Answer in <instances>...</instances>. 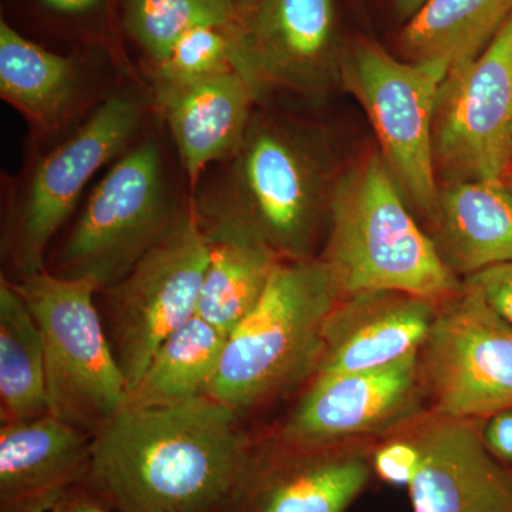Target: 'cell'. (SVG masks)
Here are the masks:
<instances>
[{
	"mask_svg": "<svg viewBox=\"0 0 512 512\" xmlns=\"http://www.w3.org/2000/svg\"><path fill=\"white\" fill-rule=\"evenodd\" d=\"M241 420L211 396L123 407L93 434L82 487L116 512H222L254 444Z\"/></svg>",
	"mask_w": 512,
	"mask_h": 512,
	"instance_id": "6da1fadb",
	"label": "cell"
},
{
	"mask_svg": "<svg viewBox=\"0 0 512 512\" xmlns=\"http://www.w3.org/2000/svg\"><path fill=\"white\" fill-rule=\"evenodd\" d=\"M323 262L340 299L397 292L444 302L463 286L439 247L404 205L379 151H369L335 181Z\"/></svg>",
	"mask_w": 512,
	"mask_h": 512,
	"instance_id": "7a4b0ae2",
	"label": "cell"
},
{
	"mask_svg": "<svg viewBox=\"0 0 512 512\" xmlns=\"http://www.w3.org/2000/svg\"><path fill=\"white\" fill-rule=\"evenodd\" d=\"M214 192L191 205L202 224L251 229L282 259L313 258L322 215H329L328 158L315 134L252 117L247 136Z\"/></svg>",
	"mask_w": 512,
	"mask_h": 512,
	"instance_id": "3957f363",
	"label": "cell"
},
{
	"mask_svg": "<svg viewBox=\"0 0 512 512\" xmlns=\"http://www.w3.org/2000/svg\"><path fill=\"white\" fill-rule=\"evenodd\" d=\"M340 301L323 259H282L258 305L229 333L208 396L244 417L315 373Z\"/></svg>",
	"mask_w": 512,
	"mask_h": 512,
	"instance_id": "277c9868",
	"label": "cell"
},
{
	"mask_svg": "<svg viewBox=\"0 0 512 512\" xmlns=\"http://www.w3.org/2000/svg\"><path fill=\"white\" fill-rule=\"evenodd\" d=\"M35 316L45 349L50 413L93 436L126 403L127 386L87 281L43 271L12 282Z\"/></svg>",
	"mask_w": 512,
	"mask_h": 512,
	"instance_id": "5b68a950",
	"label": "cell"
},
{
	"mask_svg": "<svg viewBox=\"0 0 512 512\" xmlns=\"http://www.w3.org/2000/svg\"><path fill=\"white\" fill-rule=\"evenodd\" d=\"M208 259L207 237L190 205L120 281L97 292L127 393L156 350L197 315Z\"/></svg>",
	"mask_w": 512,
	"mask_h": 512,
	"instance_id": "8992f818",
	"label": "cell"
},
{
	"mask_svg": "<svg viewBox=\"0 0 512 512\" xmlns=\"http://www.w3.org/2000/svg\"><path fill=\"white\" fill-rule=\"evenodd\" d=\"M447 72L443 64L403 62L365 39L343 52L340 67L342 84L365 110L397 187L430 221L440 195L434 110Z\"/></svg>",
	"mask_w": 512,
	"mask_h": 512,
	"instance_id": "52a82bcc",
	"label": "cell"
},
{
	"mask_svg": "<svg viewBox=\"0 0 512 512\" xmlns=\"http://www.w3.org/2000/svg\"><path fill=\"white\" fill-rule=\"evenodd\" d=\"M183 211L165 190L163 158L154 141L127 151L101 178L74 224L56 275L97 291L116 284L163 237Z\"/></svg>",
	"mask_w": 512,
	"mask_h": 512,
	"instance_id": "ba28073f",
	"label": "cell"
},
{
	"mask_svg": "<svg viewBox=\"0 0 512 512\" xmlns=\"http://www.w3.org/2000/svg\"><path fill=\"white\" fill-rule=\"evenodd\" d=\"M420 372L437 416L485 420L510 409L512 326L466 282L434 316Z\"/></svg>",
	"mask_w": 512,
	"mask_h": 512,
	"instance_id": "9c48e42d",
	"label": "cell"
},
{
	"mask_svg": "<svg viewBox=\"0 0 512 512\" xmlns=\"http://www.w3.org/2000/svg\"><path fill=\"white\" fill-rule=\"evenodd\" d=\"M433 157L444 184L507 177L512 157V16L480 56L451 67L441 82Z\"/></svg>",
	"mask_w": 512,
	"mask_h": 512,
	"instance_id": "30bf717a",
	"label": "cell"
},
{
	"mask_svg": "<svg viewBox=\"0 0 512 512\" xmlns=\"http://www.w3.org/2000/svg\"><path fill=\"white\" fill-rule=\"evenodd\" d=\"M140 101L113 96L72 137L50 151L30 174L8 239L19 278L46 271L45 255L93 175L123 153L140 127Z\"/></svg>",
	"mask_w": 512,
	"mask_h": 512,
	"instance_id": "8fae6325",
	"label": "cell"
},
{
	"mask_svg": "<svg viewBox=\"0 0 512 512\" xmlns=\"http://www.w3.org/2000/svg\"><path fill=\"white\" fill-rule=\"evenodd\" d=\"M342 57L333 0H262L247 32L232 37V64L256 97L325 96L342 83Z\"/></svg>",
	"mask_w": 512,
	"mask_h": 512,
	"instance_id": "7c38bea8",
	"label": "cell"
},
{
	"mask_svg": "<svg viewBox=\"0 0 512 512\" xmlns=\"http://www.w3.org/2000/svg\"><path fill=\"white\" fill-rule=\"evenodd\" d=\"M375 476L359 448L309 447L272 436L252 444L222 512H346Z\"/></svg>",
	"mask_w": 512,
	"mask_h": 512,
	"instance_id": "4fadbf2b",
	"label": "cell"
},
{
	"mask_svg": "<svg viewBox=\"0 0 512 512\" xmlns=\"http://www.w3.org/2000/svg\"><path fill=\"white\" fill-rule=\"evenodd\" d=\"M420 387V352L377 369L313 379L276 437L299 446H343L406 417Z\"/></svg>",
	"mask_w": 512,
	"mask_h": 512,
	"instance_id": "5bb4252c",
	"label": "cell"
},
{
	"mask_svg": "<svg viewBox=\"0 0 512 512\" xmlns=\"http://www.w3.org/2000/svg\"><path fill=\"white\" fill-rule=\"evenodd\" d=\"M484 420L431 413L410 434L420 467L409 485L413 512H512V468L485 446Z\"/></svg>",
	"mask_w": 512,
	"mask_h": 512,
	"instance_id": "9a60e30c",
	"label": "cell"
},
{
	"mask_svg": "<svg viewBox=\"0 0 512 512\" xmlns=\"http://www.w3.org/2000/svg\"><path fill=\"white\" fill-rule=\"evenodd\" d=\"M436 302L397 292L340 299L323 332L313 379L392 365L419 353L436 316Z\"/></svg>",
	"mask_w": 512,
	"mask_h": 512,
	"instance_id": "2e32d148",
	"label": "cell"
},
{
	"mask_svg": "<svg viewBox=\"0 0 512 512\" xmlns=\"http://www.w3.org/2000/svg\"><path fill=\"white\" fill-rule=\"evenodd\" d=\"M153 82L154 103L170 127L195 195L207 168L231 160L244 143L255 93L237 70L185 82Z\"/></svg>",
	"mask_w": 512,
	"mask_h": 512,
	"instance_id": "e0dca14e",
	"label": "cell"
},
{
	"mask_svg": "<svg viewBox=\"0 0 512 512\" xmlns=\"http://www.w3.org/2000/svg\"><path fill=\"white\" fill-rule=\"evenodd\" d=\"M92 436L52 413L0 427V512H50L82 485Z\"/></svg>",
	"mask_w": 512,
	"mask_h": 512,
	"instance_id": "ac0fdd59",
	"label": "cell"
},
{
	"mask_svg": "<svg viewBox=\"0 0 512 512\" xmlns=\"http://www.w3.org/2000/svg\"><path fill=\"white\" fill-rule=\"evenodd\" d=\"M433 224L454 274L512 261V194L504 180L444 184Z\"/></svg>",
	"mask_w": 512,
	"mask_h": 512,
	"instance_id": "d6986e66",
	"label": "cell"
},
{
	"mask_svg": "<svg viewBox=\"0 0 512 512\" xmlns=\"http://www.w3.org/2000/svg\"><path fill=\"white\" fill-rule=\"evenodd\" d=\"M200 225L210 247V259L197 315L228 336L261 301L282 258L251 229L231 224Z\"/></svg>",
	"mask_w": 512,
	"mask_h": 512,
	"instance_id": "ffe728a7",
	"label": "cell"
},
{
	"mask_svg": "<svg viewBox=\"0 0 512 512\" xmlns=\"http://www.w3.org/2000/svg\"><path fill=\"white\" fill-rule=\"evenodd\" d=\"M512 16V0H426L407 20L400 49L407 62L448 70L476 59Z\"/></svg>",
	"mask_w": 512,
	"mask_h": 512,
	"instance_id": "44dd1931",
	"label": "cell"
},
{
	"mask_svg": "<svg viewBox=\"0 0 512 512\" xmlns=\"http://www.w3.org/2000/svg\"><path fill=\"white\" fill-rule=\"evenodd\" d=\"M79 92L72 59L47 52L0 23V96L42 131L62 126Z\"/></svg>",
	"mask_w": 512,
	"mask_h": 512,
	"instance_id": "7402d4cb",
	"label": "cell"
},
{
	"mask_svg": "<svg viewBox=\"0 0 512 512\" xmlns=\"http://www.w3.org/2000/svg\"><path fill=\"white\" fill-rule=\"evenodd\" d=\"M227 335L195 315L151 357L124 407L156 409L208 396L217 375Z\"/></svg>",
	"mask_w": 512,
	"mask_h": 512,
	"instance_id": "603a6c76",
	"label": "cell"
},
{
	"mask_svg": "<svg viewBox=\"0 0 512 512\" xmlns=\"http://www.w3.org/2000/svg\"><path fill=\"white\" fill-rule=\"evenodd\" d=\"M50 413L42 335L12 282H0V421L19 423Z\"/></svg>",
	"mask_w": 512,
	"mask_h": 512,
	"instance_id": "cb8c5ba5",
	"label": "cell"
},
{
	"mask_svg": "<svg viewBox=\"0 0 512 512\" xmlns=\"http://www.w3.org/2000/svg\"><path fill=\"white\" fill-rule=\"evenodd\" d=\"M231 0H127L126 23L153 66L167 59L175 43L201 26L225 28Z\"/></svg>",
	"mask_w": 512,
	"mask_h": 512,
	"instance_id": "d4e9b609",
	"label": "cell"
},
{
	"mask_svg": "<svg viewBox=\"0 0 512 512\" xmlns=\"http://www.w3.org/2000/svg\"><path fill=\"white\" fill-rule=\"evenodd\" d=\"M225 28L201 26L185 33L167 59L154 66L153 80L185 82L235 70L232 37L222 30Z\"/></svg>",
	"mask_w": 512,
	"mask_h": 512,
	"instance_id": "484cf974",
	"label": "cell"
},
{
	"mask_svg": "<svg viewBox=\"0 0 512 512\" xmlns=\"http://www.w3.org/2000/svg\"><path fill=\"white\" fill-rule=\"evenodd\" d=\"M373 473L384 483L409 487L420 467V450L409 436L377 448L372 456Z\"/></svg>",
	"mask_w": 512,
	"mask_h": 512,
	"instance_id": "4316f807",
	"label": "cell"
},
{
	"mask_svg": "<svg viewBox=\"0 0 512 512\" xmlns=\"http://www.w3.org/2000/svg\"><path fill=\"white\" fill-rule=\"evenodd\" d=\"M466 282L476 286L488 305L512 326V261L467 276Z\"/></svg>",
	"mask_w": 512,
	"mask_h": 512,
	"instance_id": "83f0119b",
	"label": "cell"
},
{
	"mask_svg": "<svg viewBox=\"0 0 512 512\" xmlns=\"http://www.w3.org/2000/svg\"><path fill=\"white\" fill-rule=\"evenodd\" d=\"M483 439L490 453L512 468V407L484 420Z\"/></svg>",
	"mask_w": 512,
	"mask_h": 512,
	"instance_id": "f1b7e54d",
	"label": "cell"
},
{
	"mask_svg": "<svg viewBox=\"0 0 512 512\" xmlns=\"http://www.w3.org/2000/svg\"><path fill=\"white\" fill-rule=\"evenodd\" d=\"M50 512H116L107 507L103 501L99 498L94 497L92 493L77 485L72 488L69 493L63 495L60 498L59 503L55 505Z\"/></svg>",
	"mask_w": 512,
	"mask_h": 512,
	"instance_id": "f546056e",
	"label": "cell"
},
{
	"mask_svg": "<svg viewBox=\"0 0 512 512\" xmlns=\"http://www.w3.org/2000/svg\"><path fill=\"white\" fill-rule=\"evenodd\" d=\"M42 2L60 12H82L92 8L97 0H42Z\"/></svg>",
	"mask_w": 512,
	"mask_h": 512,
	"instance_id": "4dcf8cb0",
	"label": "cell"
},
{
	"mask_svg": "<svg viewBox=\"0 0 512 512\" xmlns=\"http://www.w3.org/2000/svg\"><path fill=\"white\" fill-rule=\"evenodd\" d=\"M424 2L426 0H394V6L400 18L406 19L407 22L424 5Z\"/></svg>",
	"mask_w": 512,
	"mask_h": 512,
	"instance_id": "1f68e13d",
	"label": "cell"
},
{
	"mask_svg": "<svg viewBox=\"0 0 512 512\" xmlns=\"http://www.w3.org/2000/svg\"><path fill=\"white\" fill-rule=\"evenodd\" d=\"M505 183H507L508 190L511 191L512 194V175L510 177L505 178Z\"/></svg>",
	"mask_w": 512,
	"mask_h": 512,
	"instance_id": "d6a6232c",
	"label": "cell"
},
{
	"mask_svg": "<svg viewBox=\"0 0 512 512\" xmlns=\"http://www.w3.org/2000/svg\"><path fill=\"white\" fill-rule=\"evenodd\" d=\"M510 175H512V157H511L510 170H508L507 177H510ZM507 177H505V178H507Z\"/></svg>",
	"mask_w": 512,
	"mask_h": 512,
	"instance_id": "836d02e7",
	"label": "cell"
}]
</instances>
